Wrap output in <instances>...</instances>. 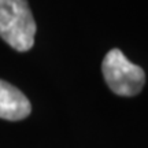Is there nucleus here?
<instances>
[{"instance_id":"1","label":"nucleus","mask_w":148,"mask_h":148,"mask_svg":"<svg viewBox=\"0 0 148 148\" xmlns=\"http://www.w3.org/2000/svg\"><path fill=\"white\" fill-rule=\"evenodd\" d=\"M36 22L26 0H0V37L19 52L33 48Z\"/></svg>"},{"instance_id":"2","label":"nucleus","mask_w":148,"mask_h":148,"mask_svg":"<svg viewBox=\"0 0 148 148\" xmlns=\"http://www.w3.org/2000/svg\"><path fill=\"white\" fill-rule=\"evenodd\" d=\"M101 71L108 88L119 96L138 95L145 84L144 70L132 63L118 48H112L106 53Z\"/></svg>"},{"instance_id":"3","label":"nucleus","mask_w":148,"mask_h":148,"mask_svg":"<svg viewBox=\"0 0 148 148\" xmlns=\"http://www.w3.org/2000/svg\"><path fill=\"white\" fill-rule=\"evenodd\" d=\"M32 112V104L26 96L14 85L0 79V118L19 121Z\"/></svg>"}]
</instances>
